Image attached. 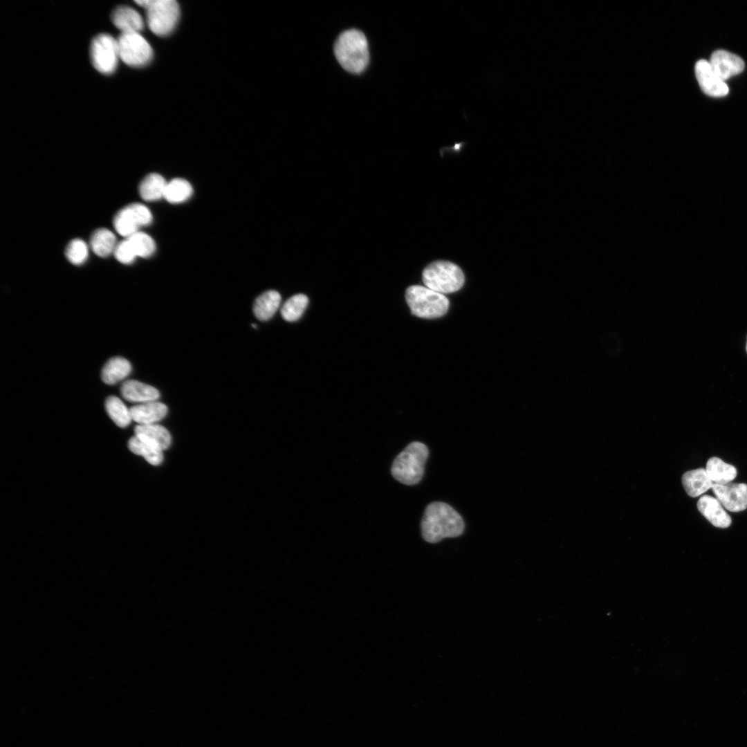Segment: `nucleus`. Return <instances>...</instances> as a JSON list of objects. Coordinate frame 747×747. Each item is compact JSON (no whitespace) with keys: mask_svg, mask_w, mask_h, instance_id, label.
<instances>
[{"mask_svg":"<svg viewBox=\"0 0 747 747\" xmlns=\"http://www.w3.org/2000/svg\"><path fill=\"white\" fill-rule=\"evenodd\" d=\"M464 528L461 515L450 505L442 501L428 504L421 520L422 536L429 543L458 537L463 533Z\"/></svg>","mask_w":747,"mask_h":747,"instance_id":"f257e3e1","label":"nucleus"},{"mask_svg":"<svg viewBox=\"0 0 747 747\" xmlns=\"http://www.w3.org/2000/svg\"><path fill=\"white\" fill-rule=\"evenodd\" d=\"M334 53L342 67L352 73L362 72L369 61L367 38L356 29L347 30L339 35L334 45Z\"/></svg>","mask_w":747,"mask_h":747,"instance_id":"f03ea898","label":"nucleus"},{"mask_svg":"<svg viewBox=\"0 0 747 747\" xmlns=\"http://www.w3.org/2000/svg\"><path fill=\"white\" fill-rule=\"evenodd\" d=\"M428 455L426 445L412 442L394 459L391 469L392 476L405 485L417 484L424 474Z\"/></svg>","mask_w":747,"mask_h":747,"instance_id":"7ed1b4c3","label":"nucleus"},{"mask_svg":"<svg viewBox=\"0 0 747 747\" xmlns=\"http://www.w3.org/2000/svg\"><path fill=\"white\" fill-rule=\"evenodd\" d=\"M405 299L412 313L421 318L440 317L449 308V300L443 294L426 286L414 285L408 287Z\"/></svg>","mask_w":747,"mask_h":747,"instance_id":"20e7f679","label":"nucleus"},{"mask_svg":"<svg viewBox=\"0 0 747 747\" xmlns=\"http://www.w3.org/2000/svg\"><path fill=\"white\" fill-rule=\"evenodd\" d=\"M422 279L426 287L441 294L457 291L464 284L461 269L447 261H436L429 264L423 270Z\"/></svg>","mask_w":747,"mask_h":747,"instance_id":"39448f33","label":"nucleus"},{"mask_svg":"<svg viewBox=\"0 0 747 747\" xmlns=\"http://www.w3.org/2000/svg\"><path fill=\"white\" fill-rule=\"evenodd\" d=\"M135 2L146 9L148 26L155 35H166L175 27L180 12L176 1L139 0Z\"/></svg>","mask_w":747,"mask_h":747,"instance_id":"423d86ee","label":"nucleus"},{"mask_svg":"<svg viewBox=\"0 0 747 747\" xmlns=\"http://www.w3.org/2000/svg\"><path fill=\"white\" fill-rule=\"evenodd\" d=\"M117 42L120 59L127 65L140 67L151 61L152 48L139 33H121Z\"/></svg>","mask_w":747,"mask_h":747,"instance_id":"0eeeda50","label":"nucleus"},{"mask_svg":"<svg viewBox=\"0 0 747 747\" xmlns=\"http://www.w3.org/2000/svg\"><path fill=\"white\" fill-rule=\"evenodd\" d=\"M90 57L98 72L105 75L113 73L120 59L117 39L109 34L97 35L91 44Z\"/></svg>","mask_w":747,"mask_h":747,"instance_id":"6e6552de","label":"nucleus"},{"mask_svg":"<svg viewBox=\"0 0 747 747\" xmlns=\"http://www.w3.org/2000/svg\"><path fill=\"white\" fill-rule=\"evenodd\" d=\"M711 488L716 498L727 510L735 513L747 509L746 483H713Z\"/></svg>","mask_w":747,"mask_h":747,"instance_id":"1a4fd4ad","label":"nucleus"},{"mask_svg":"<svg viewBox=\"0 0 747 747\" xmlns=\"http://www.w3.org/2000/svg\"><path fill=\"white\" fill-rule=\"evenodd\" d=\"M697 80L701 90L712 97H723L728 94V86L712 70L708 61L699 60L694 67Z\"/></svg>","mask_w":747,"mask_h":747,"instance_id":"9d476101","label":"nucleus"},{"mask_svg":"<svg viewBox=\"0 0 747 747\" xmlns=\"http://www.w3.org/2000/svg\"><path fill=\"white\" fill-rule=\"evenodd\" d=\"M708 62L714 73L724 82L740 73L745 66L741 57L723 50L714 51Z\"/></svg>","mask_w":747,"mask_h":747,"instance_id":"9b49d317","label":"nucleus"},{"mask_svg":"<svg viewBox=\"0 0 747 747\" xmlns=\"http://www.w3.org/2000/svg\"><path fill=\"white\" fill-rule=\"evenodd\" d=\"M697 506L699 511L713 526L721 528L730 526L732 521L730 515L716 497L703 495L699 498Z\"/></svg>","mask_w":747,"mask_h":747,"instance_id":"f8f14e48","label":"nucleus"},{"mask_svg":"<svg viewBox=\"0 0 747 747\" xmlns=\"http://www.w3.org/2000/svg\"><path fill=\"white\" fill-rule=\"evenodd\" d=\"M129 409L132 421L138 425L154 424L167 413V407L156 400L140 403Z\"/></svg>","mask_w":747,"mask_h":747,"instance_id":"ddd939ff","label":"nucleus"},{"mask_svg":"<svg viewBox=\"0 0 747 747\" xmlns=\"http://www.w3.org/2000/svg\"><path fill=\"white\" fill-rule=\"evenodd\" d=\"M120 393L125 400L139 404L156 400L160 396L155 387L135 380L124 381L121 385Z\"/></svg>","mask_w":747,"mask_h":747,"instance_id":"4468645a","label":"nucleus"},{"mask_svg":"<svg viewBox=\"0 0 747 747\" xmlns=\"http://www.w3.org/2000/svg\"><path fill=\"white\" fill-rule=\"evenodd\" d=\"M135 436L153 447L163 451L171 443V435L168 430L158 424L138 425L134 429Z\"/></svg>","mask_w":747,"mask_h":747,"instance_id":"2eb2a0df","label":"nucleus"},{"mask_svg":"<svg viewBox=\"0 0 747 747\" xmlns=\"http://www.w3.org/2000/svg\"><path fill=\"white\" fill-rule=\"evenodd\" d=\"M111 20L122 33H139L144 26L140 15L136 10L128 6H120L114 10L111 15Z\"/></svg>","mask_w":747,"mask_h":747,"instance_id":"dca6fc26","label":"nucleus"},{"mask_svg":"<svg viewBox=\"0 0 747 747\" xmlns=\"http://www.w3.org/2000/svg\"><path fill=\"white\" fill-rule=\"evenodd\" d=\"M682 483L687 494L692 497L702 495L713 484L704 468L685 472L682 476Z\"/></svg>","mask_w":747,"mask_h":747,"instance_id":"f3484780","label":"nucleus"},{"mask_svg":"<svg viewBox=\"0 0 747 747\" xmlns=\"http://www.w3.org/2000/svg\"><path fill=\"white\" fill-rule=\"evenodd\" d=\"M706 470L712 482L719 485L730 483L737 474L735 466L715 456L708 460Z\"/></svg>","mask_w":747,"mask_h":747,"instance_id":"a211bd4d","label":"nucleus"},{"mask_svg":"<svg viewBox=\"0 0 747 747\" xmlns=\"http://www.w3.org/2000/svg\"><path fill=\"white\" fill-rule=\"evenodd\" d=\"M281 295L278 292L270 290L257 297L254 302L253 312L260 320H267L273 316L279 306Z\"/></svg>","mask_w":747,"mask_h":747,"instance_id":"6ab92c4d","label":"nucleus"},{"mask_svg":"<svg viewBox=\"0 0 747 747\" xmlns=\"http://www.w3.org/2000/svg\"><path fill=\"white\" fill-rule=\"evenodd\" d=\"M130 362L122 357H114L107 361L102 369L101 377L108 385L124 380L131 372Z\"/></svg>","mask_w":747,"mask_h":747,"instance_id":"aec40b11","label":"nucleus"},{"mask_svg":"<svg viewBox=\"0 0 747 747\" xmlns=\"http://www.w3.org/2000/svg\"><path fill=\"white\" fill-rule=\"evenodd\" d=\"M167 182L164 178L156 173L147 175L139 185V194L147 201H156L164 197Z\"/></svg>","mask_w":747,"mask_h":747,"instance_id":"412c9836","label":"nucleus"},{"mask_svg":"<svg viewBox=\"0 0 747 747\" xmlns=\"http://www.w3.org/2000/svg\"><path fill=\"white\" fill-rule=\"evenodd\" d=\"M117 244L115 234L106 228L96 230L90 239L93 252L101 257H106L113 253Z\"/></svg>","mask_w":747,"mask_h":747,"instance_id":"4be33fe9","label":"nucleus"},{"mask_svg":"<svg viewBox=\"0 0 747 747\" xmlns=\"http://www.w3.org/2000/svg\"><path fill=\"white\" fill-rule=\"evenodd\" d=\"M113 223L116 232L126 238L138 232L140 228L129 205L124 207L116 213Z\"/></svg>","mask_w":747,"mask_h":747,"instance_id":"5701e85b","label":"nucleus"},{"mask_svg":"<svg viewBox=\"0 0 747 747\" xmlns=\"http://www.w3.org/2000/svg\"><path fill=\"white\" fill-rule=\"evenodd\" d=\"M105 408L112 421L120 427H125L132 421L130 409L115 396H109L105 401Z\"/></svg>","mask_w":747,"mask_h":747,"instance_id":"b1692460","label":"nucleus"},{"mask_svg":"<svg viewBox=\"0 0 747 747\" xmlns=\"http://www.w3.org/2000/svg\"><path fill=\"white\" fill-rule=\"evenodd\" d=\"M192 192V187L187 181L174 178L167 182L163 198L170 203H180L187 200Z\"/></svg>","mask_w":747,"mask_h":747,"instance_id":"393cba45","label":"nucleus"},{"mask_svg":"<svg viewBox=\"0 0 747 747\" xmlns=\"http://www.w3.org/2000/svg\"><path fill=\"white\" fill-rule=\"evenodd\" d=\"M128 448L131 452L142 456L149 463L153 465H159L163 460V451L140 440L136 436H132L129 440Z\"/></svg>","mask_w":747,"mask_h":747,"instance_id":"a878e982","label":"nucleus"},{"mask_svg":"<svg viewBox=\"0 0 747 747\" xmlns=\"http://www.w3.org/2000/svg\"><path fill=\"white\" fill-rule=\"evenodd\" d=\"M308 303V299L304 294H297L288 299L281 309L282 317L288 322H295L299 319Z\"/></svg>","mask_w":747,"mask_h":747,"instance_id":"bb28decb","label":"nucleus"},{"mask_svg":"<svg viewBox=\"0 0 747 747\" xmlns=\"http://www.w3.org/2000/svg\"><path fill=\"white\" fill-rule=\"evenodd\" d=\"M126 239L129 241L137 257H149L156 250L154 239L146 233L138 231Z\"/></svg>","mask_w":747,"mask_h":747,"instance_id":"cd10ccee","label":"nucleus"},{"mask_svg":"<svg viewBox=\"0 0 747 747\" xmlns=\"http://www.w3.org/2000/svg\"><path fill=\"white\" fill-rule=\"evenodd\" d=\"M67 259L74 265L84 263L89 255L86 243L80 239H73L67 245L65 252Z\"/></svg>","mask_w":747,"mask_h":747,"instance_id":"c85d7f7f","label":"nucleus"},{"mask_svg":"<svg viewBox=\"0 0 747 747\" xmlns=\"http://www.w3.org/2000/svg\"><path fill=\"white\" fill-rule=\"evenodd\" d=\"M116 259L122 264H131L137 257L127 239L118 243L114 250Z\"/></svg>","mask_w":747,"mask_h":747,"instance_id":"c756f323","label":"nucleus"},{"mask_svg":"<svg viewBox=\"0 0 747 747\" xmlns=\"http://www.w3.org/2000/svg\"><path fill=\"white\" fill-rule=\"evenodd\" d=\"M746 352H747V342H746Z\"/></svg>","mask_w":747,"mask_h":747,"instance_id":"7c9ffc66","label":"nucleus"}]
</instances>
